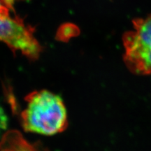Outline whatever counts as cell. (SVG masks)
Segmentation results:
<instances>
[{
    "instance_id": "3957f363",
    "label": "cell",
    "mask_w": 151,
    "mask_h": 151,
    "mask_svg": "<svg viewBox=\"0 0 151 151\" xmlns=\"http://www.w3.org/2000/svg\"><path fill=\"white\" fill-rule=\"evenodd\" d=\"M124 47V61L130 70L141 75L151 74V47Z\"/></svg>"
},
{
    "instance_id": "7a4b0ae2",
    "label": "cell",
    "mask_w": 151,
    "mask_h": 151,
    "mask_svg": "<svg viewBox=\"0 0 151 151\" xmlns=\"http://www.w3.org/2000/svg\"><path fill=\"white\" fill-rule=\"evenodd\" d=\"M9 13L10 10L0 11V41L14 51H20L29 59L36 60L41 47L34 36V29L18 17L11 16Z\"/></svg>"
},
{
    "instance_id": "5b68a950",
    "label": "cell",
    "mask_w": 151,
    "mask_h": 151,
    "mask_svg": "<svg viewBox=\"0 0 151 151\" xmlns=\"http://www.w3.org/2000/svg\"><path fill=\"white\" fill-rule=\"evenodd\" d=\"M1 151H49L40 143L31 144L17 131H9L5 134L0 142Z\"/></svg>"
},
{
    "instance_id": "8992f818",
    "label": "cell",
    "mask_w": 151,
    "mask_h": 151,
    "mask_svg": "<svg viewBox=\"0 0 151 151\" xmlns=\"http://www.w3.org/2000/svg\"><path fill=\"white\" fill-rule=\"evenodd\" d=\"M78 32V28L74 24L70 23L65 24L58 30L57 38L59 40L67 41L70 38L76 36Z\"/></svg>"
},
{
    "instance_id": "277c9868",
    "label": "cell",
    "mask_w": 151,
    "mask_h": 151,
    "mask_svg": "<svg viewBox=\"0 0 151 151\" xmlns=\"http://www.w3.org/2000/svg\"><path fill=\"white\" fill-rule=\"evenodd\" d=\"M124 46L151 47V16L134 21V29L125 34Z\"/></svg>"
},
{
    "instance_id": "52a82bcc",
    "label": "cell",
    "mask_w": 151,
    "mask_h": 151,
    "mask_svg": "<svg viewBox=\"0 0 151 151\" xmlns=\"http://www.w3.org/2000/svg\"><path fill=\"white\" fill-rule=\"evenodd\" d=\"M8 126V118L5 111L0 106V137Z\"/></svg>"
},
{
    "instance_id": "6da1fadb",
    "label": "cell",
    "mask_w": 151,
    "mask_h": 151,
    "mask_svg": "<svg viewBox=\"0 0 151 151\" xmlns=\"http://www.w3.org/2000/svg\"><path fill=\"white\" fill-rule=\"evenodd\" d=\"M27 107L20 113V122L27 132L51 136L68 126L67 111L62 97L48 90L32 92L25 98Z\"/></svg>"
},
{
    "instance_id": "ba28073f",
    "label": "cell",
    "mask_w": 151,
    "mask_h": 151,
    "mask_svg": "<svg viewBox=\"0 0 151 151\" xmlns=\"http://www.w3.org/2000/svg\"><path fill=\"white\" fill-rule=\"evenodd\" d=\"M14 0H0V11L11 10Z\"/></svg>"
}]
</instances>
